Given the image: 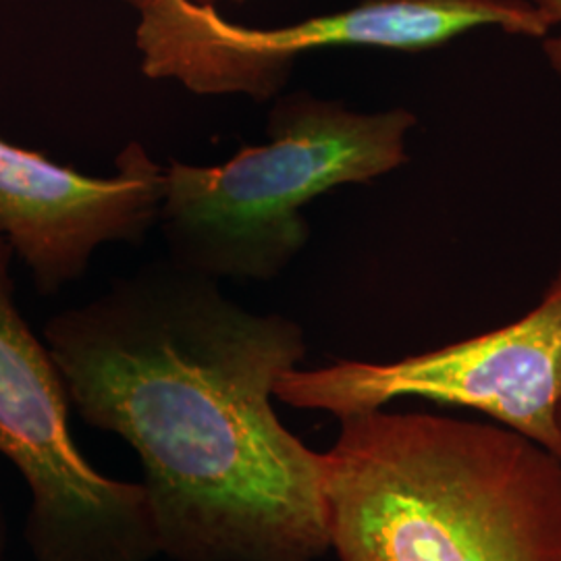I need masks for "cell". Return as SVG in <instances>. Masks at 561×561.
<instances>
[{
    "label": "cell",
    "instance_id": "cell-7",
    "mask_svg": "<svg viewBox=\"0 0 561 561\" xmlns=\"http://www.w3.org/2000/svg\"><path fill=\"white\" fill-rule=\"evenodd\" d=\"M164 169L140 141L117 173L92 178L0 138V233L41 294L81 279L106 243H140L159 225Z\"/></svg>",
    "mask_w": 561,
    "mask_h": 561
},
{
    "label": "cell",
    "instance_id": "cell-8",
    "mask_svg": "<svg viewBox=\"0 0 561 561\" xmlns=\"http://www.w3.org/2000/svg\"><path fill=\"white\" fill-rule=\"evenodd\" d=\"M539 11L542 18L549 21L551 30L560 27L558 34H549L542 38V53L547 57L549 67L553 69V73L561 78V0H530Z\"/></svg>",
    "mask_w": 561,
    "mask_h": 561
},
{
    "label": "cell",
    "instance_id": "cell-6",
    "mask_svg": "<svg viewBox=\"0 0 561 561\" xmlns=\"http://www.w3.org/2000/svg\"><path fill=\"white\" fill-rule=\"evenodd\" d=\"M275 398L335 419L403 398L460 405L561 460V261L541 301L518 321L401 360L294 368L280 377Z\"/></svg>",
    "mask_w": 561,
    "mask_h": 561
},
{
    "label": "cell",
    "instance_id": "cell-4",
    "mask_svg": "<svg viewBox=\"0 0 561 561\" xmlns=\"http://www.w3.org/2000/svg\"><path fill=\"white\" fill-rule=\"evenodd\" d=\"M479 27L542 41L553 30L530 0H364L340 13L277 30L222 20L196 0H162L140 13L141 71L194 94L275 96L301 53L362 46L426 50Z\"/></svg>",
    "mask_w": 561,
    "mask_h": 561
},
{
    "label": "cell",
    "instance_id": "cell-10",
    "mask_svg": "<svg viewBox=\"0 0 561 561\" xmlns=\"http://www.w3.org/2000/svg\"><path fill=\"white\" fill-rule=\"evenodd\" d=\"M7 558V524H4V516H2V507H0V561Z\"/></svg>",
    "mask_w": 561,
    "mask_h": 561
},
{
    "label": "cell",
    "instance_id": "cell-12",
    "mask_svg": "<svg viewBox=\"0 0 561 561\" xmlns=\"http://www.w3.org/2000/svg\"><path fill=\"white\" fill-rule=\"evenodd\" d=\"M560 426H561V405H560Z\"/></svg>",
    "mask_w": 561,
    "mask_h": 561
},
{
    "label": "cell",
    "instance_id": "cell-11",
    "mask_svg": "<svg viewBox=\"0 0 561 561\" xmlns=\"http://www.w3.org/2000/svg\"><path fill=\"white\" fill-rule=\"evenodd\" d=\"M196 2H201V4H213V2H217V0H196Z\"/></svg>",
    "mask_w": 561,
    "mask_h": 561
},
{
    "label": "cell",
    "instance_id": "cell-2",
    "mask_svg": "<svg viewBox=\"0 0 561 561\" xmlns=\"http://www.w3.org/2000/svg\"><path fill=\"white\" fill-rule=\"evenodd\" d=\"M324 507L340 561H561V460L500 422L340 419Z\"/></svg>",
    "mask_w": 561,
    "mask_h": 561
},
{
    "label": "cell",
    "instance_id": "cell-5",
    "mask_svg": "<svg viewBox=\"0 0 561 561\" xmlns=\"http://www.w3.org/2000/svg\"><path fill=\"white\" fill-rule=\"evenodd\" d=\"M13 259L0 233V456L32 495L30 549L36 561H150L159 541L146 489L81 456L59 368L15 301Z\"/></svg>",
    "mask_w": 561,
    "mask_h": 561
},
{
    "label": "cell",
    "instance_id": "cell-3",
    "mask_svg": "<svg viewBox=\"0 0 561 561\" xmlns=\"http://www.w3.org/2000/svg\"><path fill=\"white\" fill-rule=\"evenodd\" d=\"M408 108L358 113L306 92L280 99L268 141L217 167L171 161L159 225L171 261L210 279L271 280L308 243V202L382 178L408 159Z\"/></svg>",
    "mask_w": 561,
    "mask_h": 561
},
{
    "label": "cell",
    "instance_id": "cell-9",
    "mask_svg": "<svg viewBox=\"0 0 561 561\" xmlns=\"http://www.w3.org/2000/svg\"><path fill=\"white\" fill-rule=\"evenodd\" d=\"M121 2H125V4L134 7L138 13H144L146 9H150V7L159 4V2H162V0H121Z\"/></svg>",
    "mask_w": 561,
    "mask_h": 561
},
{
    "label": "cell",
    "instance_id": "cell-1",
    "mask_svg": "<svg viewBox=\"0 0 561 561\" xmlns=\"http://www.w3.org/2000/svg\"><path fill=\"white\" fill-rule=\"evenodd\" d=\"M44 341L71 405L129 443L159 551L175 561H317L331 551L324 454L273 398L300 368L298 322L225 298L169 261L53 317Z\"/></svg>",
    "mask_w": 561,
    "mask_h": 561
}]
</instances>
